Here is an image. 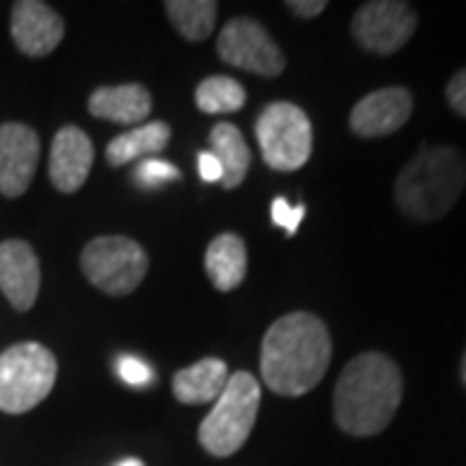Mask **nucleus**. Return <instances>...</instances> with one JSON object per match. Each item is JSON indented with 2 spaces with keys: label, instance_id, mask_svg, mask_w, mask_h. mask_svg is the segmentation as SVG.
<instances>
[{
  "label": "nucleus",
  "instance_id": "obj_1",
  "mask_svg": "<svg viewBox=\"0 0 466 466\" xmlns=\"http://www.w3.org/2000/svg\"><path fill=\"white\" fill-rule=\"evenodd\" d=\"M332 363V337L314 314L296 311L280 317L262 339L259 370L280 397H303L317 386Z\"/></svg>",
  "mask_w": 466,
  "mask_h": 466
},
{
  "label": "nucleus",
  "instance_id": "obj_2",
  "mask_svg": "<svg viewBox=\"0 0 466 466\" xmlns=\"http://www.w3.org/2000/svg\"><path fill=\"white\" fill-rule=\"evenodd\" d=\"M404 394L400 366L381 352L352 358L334 386V422L342 433L370 438L383 433Z\"/></svg>",
  "mask_w": 466,
  "mask_h": 466
},
{
  "label": "nucleus",
  "instance_id": "obj_3",
  "mask_svg": "<svg viewBox=\"0 0 466 466\" xmlns=\"http://www.w3.org/2000/svg\"><path fill=\"white\" fill-rule=\"evenodd\" d=\"M466 187V158L451 146H422L397 177V205L407 218L433 223L443 218Z\"/></svg>",
  "mask_w": 466,
  "mask_h": 466
},
{
  "label": "nucleus",
  "instance_id": "obj_4",
  "mask_svg": "<svg viewBox=\"0 0 466 466\" xmlns=\"http://www.w3.org/2000/svg\"><path fill=\"white\" fill-rule=\"evenodd\" d=\"M262 389L249 370H236L223 394L213 401L210 415L202 420L200 443L218 459L233 456L249 441L257 412H259Z\"/></svg>",
  "mask_w": 466,
  "mask_h": 466
},
{
  "label": "nucleus",
  "instance_id": "obj_5",
  "mask_svg": "<svg viewBox=\"0 0 466 466\" xmlns=\"http://www.w3.org/2000/svg\"><path fill=\"white\" fill-rule=\"evenodd\" d=\"M57 360L39 342H18L0 355V410L24 415L50 397Z\"/></svg>",
  "mask_w": 466,
  "mask_h": 466
},
{
  "label": "nucleus",
  "instance_id": "obj_6",
  "mask_svg": "<svg viewBox=\"0 0 466 466\" xmlns=\"http://www.w3.org/2000/svg\"><path fill=\"white\" fill-rule=\"evenodd\" d=\"M262 158L275 171H299L314 148V130L309 115L290 101H272L254 125Z\"/></svg>",
  "mask_w": 466,
  "mask_h": 466
},
{
  "label": "nucleus",
  "instance_id": "obj_7",
  "mask_svg": "<svg viewBox=\"0 0 466 466\" xmlns=\"http://www.w3.org/2000/svg\"><path fill=\"white\" fill-rule=\"evenodd\" d=\"M81 269L106 296H130L146 280L148 254L127 236H99L81 251Z\"/></svg>",
  "mask_w": 466,
  "mask_h": 466
},
{
  "label": "nucleus",
  "instance_id": "obj_8",
  "mask_svg": "<svg viewBox=\"0 0 466 466\" xmlns=\"http://www.w3.org/2000/svg\"><path fill=\"white\" fill-rule=\"evenodd\" d=\"M417 29V14L401 0H370L363 3L350 24L355 42L373 55L400 52Z\"/></svg>",
  "mask_w": 466,
  "mask_h": 466
},
{
  "label": "nucleus",
  "instance_id": "obj_9",
  "mask_svg": "<svg viewBox=\"0 0 466 466\" xmlns=\"http://www.w3.org/2000/svg\"><path fill=\"white\" fill-rule=\"evenodd\" d=\"M218 55L231 67L275 78L285 70V55L254 18H231L218 34Z\"/></svg>",
  "mask_w": 466,
  "mask_h": 466
},
{
  "label": "nucleus",
  "instance_id": "obj_10",
  "mask_svg": "<svg viewBox=\"0 0 466 466\" xmlns=\"http://www.w3.org/2000/svg\"><path fill=\"white\" fill-rule=\"evenodd\" d=\"M39 135L29 125L5 122L0 125V195L21 198L39 164Z\"/></svg>",
  "mask_w": 466,
  "mask_h": 466
},
{
  "label": "nucleus",
  "instance_id": "obj_11",
  "mask_svg": "<svg viewBox=\"0 0 466 466\" xmlns=\"http://www.w3.org/2000/svg\"><path fill=\"white\" fill-rule=\"evenodd\" d=\"M412 94L401 86L370 91L350 112V130L358 137H386L397 133L412 116Z\"/></svg>",
  "mask_w": 466,
  "mask_h": 466
},
{
  "label": "nucleus",
  "instance_id": "obj_12",
  "mask_svg": "<svg viewBox=\"0 0 466 466\" xmlns=\"http://www.w3.org/2000/svg\"><path fill=\"white\" fill-rule=\"evenodd\" d=\"M66 34L63 18L39 0H18L11 8V36L16 47L29 57L50 55Z\"/></svg>",
  "mask_w": 466,
  "mask_h": 466
},
{
  "label": "nucleus",
  "instance_id": "obj_13",
  "mask_svg": "<svg viewBox=\"0 0 466 466\" xmlns=\"http://www.w3.org/2000/svg\"><path fill=\"white\" fill-rule=\"evenodd\" d=\"M94 167V143L91 137L76 127H60L50 148V182L57 192L73 195L88 179V171Z\"/></svg>",
  "mask_w": 466,
  "mask_h": 466
},
{
  "label": "nucleus",
  "instance_id": "obj_14",
  "mask_svg": "<svg viewBox=\"0 0 466 466\" xmlns=\"http://www.w3.org/2000/svg\"><path fill=\"white\" fill-rule=\"evenodd\" d=\"M42 272L34 249L21 241L11 238L0 244V290L11 300L16 311H29L39 296Z\"/></svg>",
  "mask_w": 466,
  "mask_h": 466
},
{
  "label": "nucleus",
  "instance_id": "obj_15",
  "mask_svg": "<svg viewBox=\"0 0 466 466\" xmlns=\"http://www.w3.org/2000/svg\"><path fill=\"white\" fill-rule=\"evenodd\" d=\"M150 91L140 84L101 86L88 96V112L116 125H137L150 115Z\"/></svg>",
  "mask_w": 466,
  "mask_h": 466
},
{
  "label": "nucleus",
  "instance_id": "obj_16",
  "mask_svg": "<svg viewBox=\"0 0 466 466\" xmlns=\"http://www.w3.org/2000/svg\"><path fill=\"white\" fill-rule=\"evenodd\" d=\"M231 370L220 358H202L198 363L177 370L171 391L182 404H210L223 394Z\"/></svg>",
  "mask_w": 466,
  "mask_h": 466
},
{
  "label": "nucleus",
  "instance_id": "obj_17",
  "mask_svg": "<svg viewBox=\"0 0 466 466\" xmlns=\"http://www.w3.org/2000/svg\"><path fill=\"white\" fill-rule=\"evenodd\" d=\"M205 269L220 293L236 290L247 278V244L236 233L216 236L205 251Z\"/></svg>",
  "mask_w": 466,
  "mask_h": 466
},
{
  "label": "nucleus",
  "instance_id": "obj_18",
  "mask_svg": "<svg viewBox=\"0 0 466 466\" xmlns=\"http://www.w3.org/2000/svg\"><path fill=\"white\" fill-rule=\"evenodd\" d=\"M171 140V127L161 119H153L148 125H137L130 133L116 135L106 146V161L109 167H127L137 158H153L167 148Z\"/></svg>",
  "mask_w": 466,
  "mask_h": 466
},
{
  "label": "nucleus",
  "instance_id": "obj_19",
  "mask_svg": "<svg viewBox=\"0 0 466 466\" xmlns=\"http://www.w3.org/2000/svg\"><path fill=\"white\" fill-rule=\"evenodd\" d=\"M210 153L218 158V164L223 168V179L220 184L226 189H236L238 184L247 179L251 167V150L244 140L241 130L231 122H218L210 130Z\"/></svg>",
  "mask_w": 466,
  "mask_h": 466
},
{
  "label": "nucleus",
  "instance_id": "obj_20",
  "mask_svg": "<svg viewBox=\"0 0 466 466\" xmlns=\"http://www.w3.org/2000/svg\"><path fill=\"white\" fill-rule=\"evenodd\" d=\"M164 8L168 21L189 42H202L216 29L218 3L213 0H168Z\"/></svg>",
  "mask_w": 466,
  "mask_h": 466
},
{
  "label": "nucleus",
  "instance_id": "obj_21",
  "mask_svg": "<svg viewBox=\"0 0 466 466\" xmlns=\"http://www.w3.org/2000/svg\"><path fill=\"white\" fill-rule=\"evenodd\" d=\"M195 101L198 109L205 115H228V112H238L247 104V91L228 76H213L198 86Z\"/></svg>",
  "mask_w": 466,
  "mask_h": 466
},
{
  "label": "nucleus",
  "instance_id": "obj_22",
  "mask_svg": "<svg viewBox=\"0 0 466 466\" xmlns=\"http://www.w3.org/2000/svg\"><path fill=\"white\" fill-rule=\"evenodd\" d=\"M179 177H182L179 168L174 167V164H168V161H164V158H143L133 174L135 184H140L143 189H156L161 184L177 182Z\"/></svg>",
  "mask_w": 466,
  "mask_h": 466
},
{
  "label": "nucleus",
  "instance_id": "obj_23",
  "mask_svg": "<svg viewBox=\"0 0 466 466\" xmlns=\"http://www.w3.org/2000/svg\"><path fill=\"white\" fill-rule=\"evenodd\" d=\"M116 376L127 386H148V383H153V368L148 363H143L140 358L122 355L116 360Z\"/></svg>",
  "mask_w": 466,
  "mask_h": 466
},
{
  "label": "nucleus",
  "instance_id": "obj_24",
  "mask_svg": "<svg viewBox=\"0 0 466 466\" xmlns=\"http://www.w3.org/2000/svg\"><path fill=\"white\" fill-rule=\"evenodd\" d=\"M303 216H306V205L290 208L285 198H275V200H272V223H275V226H283L288 236H296Z\"/></svg>",
  "mask_w": 466,
  "mask_h": 466
},
{
  "label": "nucleus",
  "instance_id": "obj_25",
  "mask_svg": "<svg viewBox=\"0 0 466 466\" xmlns=\"http://www.w3.org/2000/svg\"><path fill=\"white\" fill-rule=\"evenodd\" d=\"M446 99H449L451 109H453L456 115L466 116V67L464 70H459V73L449 81Z\"/></svg>",
  "mask_w": 466,
  "mask_h": 466
},
{
  "label": "nucleus",
  "instance_id": "obj_26",
  "mask_svg": "<svg viewBox=\"0 0 466 466\" xmlns=\"http://www.w3.org/2000/svg\"><path fill=\"white\" fill-rule=\"evenodd\" d=\"M285 8L299 18H317L327 11V0H288Z\"/></svg>",
  "mask_w": 466,
  "mask_h": 466
},
{
  "label": "nucleus",
  "instance_id": "obj_27",
  "mask_svg": "<svg viewBox=\"0 0 466 466\" xmlns=\"http://www.w3.org/2000/svg\"><path fill=\"white\" fill-rule=\"evenodd\" d=\"M198 164H200V177L202 182H218L223 179V168L218 164V158L210 153V150H202L200 158H198Z\"/></svg>",
  "mask_w": 466,
  "mask_h": 466
},
{
  "label": "nucleus",
  "instance_id": "obj_28",
  "mask_svg": "<svg viewBox=\"0 0 466 466\" xmlns=\"http://www.w3.org/2000/svg\"><path fill=\"white\" fill-rule=\"evenodd\" d=\"M115 466H143V461H137V459H125V461H119Z\"/></svg>",
  "mask_w": 466,
  "mask_h": 466
},
{
  "label": "nucleus",
  "instance_id": "obj_29",
  "mask_svg": "<svg viewBox=\"0 0 466 466\" xmlns=\"http://www.w3.org/2000/svg\"><path fill=\"white\" fill-rule=\"evenodd\" d=\"M461 381H464L466 386V352H464V358H461Z\"/></svg>",
  "mask_w": 466,
  "mask_h": 466
}]
</instances>
